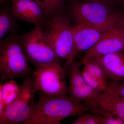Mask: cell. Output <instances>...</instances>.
<instances>
[{
    "label": "cell",
    "instance_id": "cell-23",
    "mask_svg": "<svg viewBox=\"0 0 124 124\" xmlns=\"http://www.w3.org/2000/svg\"><path fill=\"white\" fill-rule=\"evenodd\" d=\"M85 2H102L106 3H113L115 2L113 0H77Z\"/></svg>",
    "mask_w": 124,
    "mask_h": 124
},
{
    "label": "cell",
    "instance_id": "cell-16",
    "mask_svg": "<svg viewBox=\"0 0 124 124\" xmlns=\"http://www.w3.org/2000/svg\"><path fill=\"white\" fill-rule=\"evenodd\" d=\"M19 87L14 81H10L0 86V115L5 108L14 100L17 94Z\"/></svg>",
    "mask_w": 124,
    "mask_h": 124
},
{
    "label": "cell",
    "instance_id": "cell-8",
    "mask_svg": "<svg viewBox=\"0 0 124 124\" xmlns=\"http://www.w3.org/2000/svg\"><path fill=\"white\" fill-rule=\"evenodd\" d=\"M124 15L104 31L98 42L86 51L83 58L102 57L113 53L124 52Z\"/></svg>",
    "mask_w": 124,
    "mask_h": 124
},
{
    "label": "cell",
    "instance_id": "cell-4",
    "mask_svg": "<svg viewBox=\"0 0 124 124\" xmlns=\"http://www.w3.org/2000/svg\"><path fill=\"white\" fill-rule=\"evenodd\" d=\"M38 91L33 76L25 78L15 98L0 115V124L24 122L33 110L35 95Z\"/></svg>",
    "mask_w": 124,
    "mask_h": 124
},
{
    "label": "cell",
    "instance_id": "cell-14",
    "mask_svg": "<svg viewBox=\"0 0 124 124\" xmlns=\"http://www.w3.org/2000/svg\"><path fill=\"white\" fill-rule=\"evenodd\" d=\"M82 63L83 67L97 78L104 89L106 88L108 85V82L100 57L83 58Z\"/></svg>",
    "mask_w": 124,
    "mask_h": 124
},
{
    "label": "cell",
    "instance_id": "cell-3",
    "mask_svg": "<svg viewBox=\"0 0 124 124\" xmlns=\"http://www.w3.org/2000/svg\"><path fill=\"white\" fill-rule=\"evenodd\" d=\"M16 34L0 40V74L2 80L26 78L32 73Z\"/></svg>",
    "mask_w": 124,
    "mask_h": 124
},
{
    "label": "cell",
    "instance_id": "cell-13",
    "mask_svg": "<svg viewBox=\"0 0 124 124\" xmlns=\"http://www.w3.org/2000/svg\"><path fill=\"white\" fill-rule=\"evenodd\" d=\"M68 94L78 102H94L102 92L87 84L77 88L68 89Z\"/></svg>",
    "mask_w": 124,
    "mask_h": 124
},
{
    "label": "cell",
    "instance_id": "cell-25",
    "mask_svg": "<svg viewBox=\"0 0 124 124\" xmlns=\"http://www.w3.org/2000/svg\"><path fill=\"white\" fill-rule=\"evenodd\" d=\"M8 0H0V2L1 4H4L6 2V1Z\"/></svg>",
    "mask_w": 124,
    "mask_h": 124
},
{
    "label": "cell",
    "instance_id": "cell-18",
    "mask_svg": "<svg viewBox=\"0 0 124 124\" xmlns=\"http://www.w3.org/2000/svg\"><path fill=\"white\" fill-rule=\"evenodd\" d=\"M44 10L46 17L62 12L66 0H34Z\"/></svg>",
    "mask_w": 124,
    "mask_h": 124
},
{
    "label": "cell",
    "instance_id": "cell-21",
    "mask_svg": "<svg viewBox=\"0 0 124 124\" xmlns=\"http://www.w3.org/2000/svg\"><path fill=\"white\" fill-rule=\"evenodd\" d=\"M101 124H124V121L114 114L102 116Z\"/></svg>",
    "mask_w": 124,
    "mask_h": 124
},
{
    "label": "cell",
    "instance_id": "cell-22",
    "mask_svg": "<svg viewBox=\"0 0 124 124\" xmlns=\"http://www.w3.org/2000/svg\"><path fill=\"white\" fill-rule=\"evenodd\" d=\"M108 84L110 85L120 95L124 98V81H116L110 80Z\"/></svg>",
    "mask_w": 124,
    "mask_h": 124
},
{
    "label": "cell",
    "instance_id": "cell-12",
    "mask_svg": "<svg viewBox=\"0 0 124 124\" xmlns=\"http://www.w3.org/2000/svg\"><path fill=\"white\" fill-rule=\"evenodd\" d=\"M108 79L120 81L124 80V54L117 52L100 57Z\"/></svg>",
    "mask_w": 124,
    "mask_h": 124
},
{
    "label": "cell",
    "instance_id": "cell-5",
    "mask_svg": "<svg viewBox=\"0 0 124 124\" xmlns=\"http://www.w3.org/2000/svg\"><path fill=\"white\" fill-rule=\"evenodd\" d=\"M19 40L29 62L38 67L60 63L58 57L45 38L40 26L18 36Z\"/></svg>",
    "mask_w": 124,
    "mask_h": 124
},
{
    "label": "cell",
    "instance_id": "cell-24",
    "mask_svg": "<svg viewBox=\"0 0 124 124\" xmlns=\"http://www.w3.org/2000/svg\"><path fill=\"white\" fill-rule=\"evenodd\" d=\"M114 0L115 2H116V3L120 4L122 5V2H123L124 0Z\"/></svg>",
    "mask_w": 124,
    "mask_h": 124
},
{
    "label": "cell",
    "instance_id": "cell-6",
    "mask_svg": "<svg viewBox=\"0 0 124 124\" xmlns=\"http://www.w3.org/2000/svg\"><path fill=\"white\" fill-rule=\"evenodd\" d=\"M37 67L32 74L38 91L51 96H67L68 90L66 73L60 63Z\"/></svg>",
    "mask_w": 124,
    "mask_h": 124
},
{
    "label": "cell",
    "instance_id": "cell-19",
    "mask_svg": "<svg viewBox=\"0 0 124 124\" xmlns=\"http://www.w3.org/2000/svg\"><path fill=\"white\" fill-rule=\"evenodd\" d=\"M102 116L99 113H91L81 115L71 124H101Z\"/></svg>",
    "mask_w": 124,
    "mask_h": 124
},
{
    "label": "cell",
    "instance_id": "cell-26",
    "mask_svg": "<svg viewBox=\"0 0 124 124\" xmlns=\"http://www.w3.org/2000/svg\"><path fill=\"white\" fill-rule=\"evenodd\" d=\"M122 6H123V8H124V0L123 1V2H122Z\"/></svg>",
    "mask_w": 124,
    "mask_h": 124
},
{
    "label": "cell",
    "instance_id": "cell-9",
    "mask_svg": "<svg viewBox=\"0 0 124 124\" xmlns=\"http://www.w3.org/2000/svg\"><path fill=\"white\" fill-rule=\"evenodd\" d=\"M119 13L108 22L101 24H79L72 27L74 42L78 52L88 51L100 39L104 31L122 17Z\"/></svg>",
    "mask_w": 124,
    "mask_h": 124
},
{
    "label": "cell",
    "instance_id": "cell-27",
    "mask_svg": "<svg viewBox=\"0 0 124 124\" xmlns=\"http://www.w3.org/2000/svg\"><path fill=\"white\" fill-rule=\"evenodd\" d=\"M123 43H124V36H123Z\"/></svg>",
    "mask_w": 124,
    "mask_h": 124
},
{
    "label": "cell",
    "instance_id": "cell-7",
    "mask_svg": "<svg viewBox=\"0 0 124 124\" xmlns=\"http://www.w3.org/2000/svg\"><path fill=\"white\" fill-rule=\"evenodd\" d=\"M113 3L72 0L70 7L76 24L99 25L108 22L119 14L113 12Z\"/></svg>",
    "mask_w": 124,
    "mask_h": 124
},
{
    "label": "cell",
    "instance_id": "cell-11",
    "mask_svg": "<svg viewBox=\"0 0 124 124\" xmlns=\"http://www.w3.org/2000/svg\"><path fill=\"white\" fill-rule=\"evenodd\" d=\"M94 102L124 121V98L108 84Z\"/></svg>",
    "mask_w": 124,
    "mask_h": 124
},
{
    "label": "cell",
    "instance_id": "cell-10",
    "mask_svg": "<svg viewBox=\"0 0 124 124\" xmlns=\"http://www.w3.org/2000/svg\"><path fill=\"white\" fill-rule=\"evenodd\" d=\"M11 9L18 20L41 26L46 18L42 7L33 0H11Z\"/></svg>",
    "mask_w": 124,
    "mask_h": 124
},
{
    "label": "cell",
    "instance_id": "cell-20",
    "mask_svg": "<svg viewBox=\"0 0 124 124\" xmlns=\"http://www.w3.org/2000/svg\"><path fill=\"white\" fill-rule=\"evenodd\" d=\"M82 73L84 80L86 84L101 92L104 90V89L102 86L101 82L97 78L84 67H83L82 70Z\"/></svg>",
    "mask_w": 124,
    "mask_h": 124
},
{
    "label": "cell",
    "instance_id": "cell-1",
    "mask_svg": "<svg viewBox=\"0 0 124 124\" xmlns=\"http://www.w3.org/2000/svg\"><path fill=\"white\" fill-rule=\"evenodd\" d=\"M85 112L104 115L106 110L94 102H78L67 96L47 95L39 91L38 100L23 124H59L67 117Z\"/></svg>",
    "mask_w": 124,
    "mask_h": 124
},
{
    "label": "cell",
    "instance_id": "cell-17",
    "mask_svg": "<svg viewBox=\"0 0 124 124\" xmlns=\"http://www.w3.org/2000/svg\"><path fill=\"white\" fill-rule=\"evenodd\" d=\"M80 65V62L75 59L64 69L69 79L68 89L77 88L86 84L82 76Z\"/></svg>",
    "mask_w": 124,
    "mask_h": 124
},
{
    "label": "cell",
    "instance_id": "cell-15",
    "mask_svg": "<svg viewBox=\"0 0 124 124\" xmlns=\"http://www.w3.org/2000/svg\"><path fill=\"white\" fill-rule=\"evenodd\" d=\"M18 19L14 15L11 8L4 7L0 9V39L8 33L15 31L18 27Z\"/></svg>",
    "mask_w": 124,
    "mask_h": 124
},
{
    "label": "cell",
    "instance_id": "cell-2",
    "mask_svg": "<svg viewBox=\"0 0 124 124\" xmlns=\"http://www.w3.org/2000/svg\"><path fill=\"white\" fill-rule=\"evenodd\" d=\"M41 27L45 38L56 54L66 59L65 69L75 60L78 53L68 18L60 12L46 18Z\"/></svg>",
    "mask_w": 124,
    "mask_h": 124
}]
</instances>
